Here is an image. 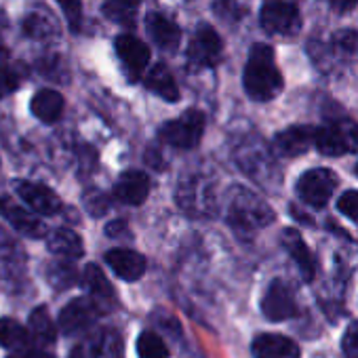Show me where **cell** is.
Listing matches in <instances>:
<instances>
[{
	"instance_id": "35",
	"label": "cell",
	"mask_w": 358,
	"mask_h": 358,
	"mask_svg": "<svg viewBox=\"0 0 358 358\" xmlns=\"http://www.w3.org/2000/svg\"><path fill=\"white\" fill-rule=\"evenodd\" d=\"M337 209H339L345 217H350L354 224H358V192H356V190L343 192V194L339 196V201H337Z\"/></svg>"
},
{
	"instance_id": "24",
	"label": "cell",
	"mask_w": 358,
	"mask_h": 358,
	"mask_svg": "<svg viewBox=\"0 0 358 358\" xmlns=\"http://www.w3.org/2000/svg\"><path fill=\"white\" fill-rule=\"evenodd\" d=\"M32 112L43 122H55L64 112V97L53 89H43L32 99Z\"/></svg>"
},
{
	"instance_id": "19",
	"label": "cell",
	"mask_w": 358,
	"mask_h": 358,
	"mask_svg": "<svg viewBox=\"0 0 358 358\" xmlns=\"http://www.w3.org/2000/svg\"><path fill=\"white\" fill-rule=\"evenodd\" d=\"M282 245H285V249L289 251L291 259L295 262V266H297L301 278H303L306 282H312L314 276H316V262H314V257H312L308 245H306L303 238L299 236V232H297V230H291V228L285 230V232H282Z\"/></svg>"
},
{
	"instance_id": "5",
	"label": "cell",
	"mask_w": 358,
	"mask_h": 358,
	"mask_svg": "<svg viewBox=\"0 0 358 358\" xmlns=\"http://www.w3.org/2000/svg\"><path fill=\"white\" fill-rule=\"evenodd\" d=\"M259 22L264 30L274 36H293L301 28L299 11L289 0H268L262 7Z\"/></svg>"
},
{
	"instance_id": "41",
	"label": "cell",
	"mask_w": 358,
	"mask_h": 358,
	"mask_svg": "<svg viewBox=\"0 0 358 358\" xmlns=\"http://www.w3.org/2000/svg\"><path fill=\"white\" fill-rule=\"evenodd\" d=\"M5 55H7V51H5V47H3V45H0V59H3Z\"/></svg>"
},
{
	"instance_id": "34",
	"label": "cell",
	"mask_w": 358,
	"mask_h": 358,
	"mask_svg": "<svg viewBox=\"0 0 358 358\" xmlns=\"http://www.w3.org/2000/svg\"><path fill=\"white\" fill-rule=\"evenodd\" d=\"M20 83H22V78L13 68L0 64V99L7 97L9 93H13L20 87Z\"/></svg>"
},
{
	"instance_id": "4",
	"label": "cell",
	"mask_w": 358,
	"mask_h": 358,
	"mask_svg": "<svg viewBox=\"0 0 358 358\" xmlns=\"http://www.w3.org/2000/svg\"><path fill=\"white\" fill-rule=\"evenodd\" d=\"M205 133V114L201 110H188L175 120H169L160 129L162 141H166L173 148L192 150L201 143V137Z\"/></svg>"
},
{
	"instance_id": "29",
	"label": "cell",
	"mask_w": 358,
	"mask_h": 358,
	"mask_svg": "<svg viewBox=\"0 0 358 358\" xmlns=\"http://www.w3.org/2000/svg\"><path fill=\"white\" fill-rule=\"evenodd\" d=\"M47 278H49V282H51L55 289L64 291V289H70V287L78 280V272H76V268L70 266V264H55V266L49 268Z\"/></svg>"
},
{
	"instance_id": "26",
	"label": "cell",
	"mask_w": 358,
	"mask_h": 358,
	"mask_svg": "<svg viewBox=\"0 0 358 358\" xmlns=\"http://www.w3.org/2000/svg\"><path fill=\"white\" fill-rule=\"evenodd\" d=\"M28 341V331L13 318H0V345L3 348H22Z\"/></svg>"
},
{
	"instance_id": "28",
	"label": "cell",
	"mask_w": 358,
	"mask_h": 358,
	"mask_svg": "<svg viewBox=\"0 0 358 358\" xmlns=\"http://www.w3.org/2000/svg\"><path fill=\"white\" fill-rule=\"evenodd\" d=\"M331 47L337 55L345 59L358 57V32L356 30H341L333 36Z\"/></svg>"
},
{
	"instance_id": "37",
	"label": "cell",
	"mask_w": 358,
	"mask_h": 358,
	"mask_svg": "<svg viewBox=\"0 0 358 358\" xmlns=\"http://www.w3.org/2000/svg\"><path fill=\"white\" fill-rule=\"evenodd\" d=\"M356 3H358V0H329L331 9H333L335 13H339V15L350 13V11L356 7Z\"/></svg>"
},
{
	"instance_id": "18",
	"label": "cell",
	"mask_w": 358,
	"mask_h": 358,
	"mask_svg": "<svg viewBox=\"0 0 358 358\" xmlns=\"http://www.w3.org/2000/svg\"><path fill=\"white\" fill-rule=\"evenodd\" d=\"M106 264L114 270V274L122 280H137L145 272V257L131 249H112L106 253Z\"/></svg>"
},
{
	"instance_id": "9",
	"label": "cell",
	"mask_w": 358,
	"mask_h": 358,
	"mask_svg": "<svg viewBox=\"0 0 358 358\" xmlns=\"http://www.w3.org/2000/svg\"><path fill=\"white\" fill-rule=\"evenodd\" d=\"M70 358H122L120 335L112 329H99L78 343Z\"/></svg>"
},
{
	"instance_id": "40",
	"label": "cell",
	"mask_w": 358,
	"mask_h": 358,
	"mask_svg": "<svg viewBox=\"0 0 358 358\" xmlns=\"http://www.w3.org/2000/svg\"><path fill=\"white\" fill-rule=\"evenodd\" d=\"M116 3H129V5H135V7H137V5L141 3V0H116Z\"/></svg>"
},
{
	"instance_id": "11",
	"label": "cell",
	"mask_w": 358,
	"mask_h": 358,
	"mask_svg": "<svg viewBox=\"0 0 358 358\" xmlns=\"http://www.w3.org/2000/svg\"><path fill=\"white\" fill-rule=\"evenodd\" d=\"M101 314V308L91 297H76L72 299L59 314V329L68 335L80 333L89 329L97 316Z\"/></svg>"
},
{
	"instance_id": "32",
	"label": "cell",
	"mask_w": 358,
	"mask_h": 358,
	"mask_svg": "<svg viewBox=\"0 0 358 358\" xmlns=\"http://www.w3.org/2000/svg\"><path fill=\"white\" fill-rule=\"evenodd\" d=\"M213 9H215L217 17H222L226 22H232V24L243 17V7L236 3V0H215Z\"/></svg>"
},
{
	"instance_id": "30",
	"label": "cell",
	"mask_w": 358,
	"mask_h": 358,
	"mask_svg": "<svg viewBox=\"0 0 358 358\" xmlns=\"http://www.w3.org/2000/svg\"><path fill=\"white\" fill-rule=\"evenodd\" d=\"M103 13L112 22H118V24H124V26H133V22H135V5H129V3H116V0H108V3L103 5Z\"/></svg>"
},
{
	"instance_id": "22",
	"label": "cell",
	"mask_w": 358,
	"mask_h": 358,
	"mask_svg": "<svg viewBox=\"0 0 358 358\" xmlns=\"http://www.w3.org/2000/svg\"><path fill=\"white\" fill-rule=\"evenodd\" d=\"M47 247L51 253L55 255H62V257H68V259H78L85 255V247H83V241L76 232L68 230V228H59L55 230L49 241H47Z\"/></svg>"
},
{
	"instance_id": "16",
	"label": "cell",
	"mask_w": 358,
	"mask_h": 358,
	"mask_svg": "<svg viewBox=\"0 0 358 358\" xmlns=\"http://www.w3.org/2000/svg\"><path fill=\"white\" fill-rule=\"evenodd\" d=\"M316 129L308 124L289 127L274 137V150L280 156H299L314 145Z\"/></svg>"
},
{
	"instance_id": "10",
	"label": "cell",
	"mask_w": 358,
	"mask_h": 358,
	"mask_svg": "<svg viewBox=\"0 0 358 358\" xmlns=\"http://www.w3.org/2000/svg\"><path fill=\"white\" fill-rule=\"evenodd\" d=\"M222 51H224V43H222L220 34L211 26L203 24V26H199V30L194 32V36L190 41L188 59L194 66L209 68V66H215L220 62Z\"/></svg>"
},
{
	"instance_id": "14",
	"label": "cell",
	"mask_w": 358,
	"mask_h": 358,
	"mask_svg": "<svg viewBox=\"0 0 358 358\" xmlns=\"http://www.w3.org/2000/svg\"><path fill=\"white\" fill-rule=\"evenodd\" d=\"M15 190H17V196L38 215H55L62 209L59 196L45 184L15 182Z\"/></svg>"
},
{
	"instance_id": "31",
	"label": "cell",
	"mask_w": 358,
	"mask_h": 358,
	"mask_svg": "<svg viewBox=\"0 0 358 358\" xmlns=\"http://www.w3.org/2000/svg\"><path fill=\"white\" fill-rule=\"evenodd\" d=\"M57 5L62 7L70 28L74 32L80 30V22H83V0H57Z\"/></svg>"
},
{
	"instance_id": "33",
	"label": "cell",
	"mask_w": 358,
	"mask_h": 358,
	"mask_svg": "<svg viewBox=\"0 0 358 358\" xmlns=\"http://www.w3.org/2000/svg\"><path fill=\"white\" fill-rule=\"evenodd\" d=\"M24 32L32 38H45L51 34V22H47L45 17L34 13L24 22Z\"/></svg>"
},
{
	"instance_id": "17",
	"label": "cell",
	"mask_w": 358,
	"mask_h": 358,
	"mask_svg": "<svg viewBox=\"0 0 358 358\" xmlns=\"http://www.w3.org/2000/svg\"><path fill=\"white\" fill-rule=\"evenodd\" d=\"M255 358H299V345L278 333H262L253 339Z\"/></svg>"
},
{
	"instance_id": "23",
	"label": "cell",
	"mask_w": 358,
	"mask_h": 358,
	"mask_svg": "<svg viewBox=\"0 0 358 358\" xmlns=\"http://www.w3.org/2000/svg\"><path fill=\"white\" fill-rule=\"evenodd\" d=\"M145 87L156 93L158 97L166 99V101H177L179 99V89H177V83L173 78V74L166 70L164 64H156L148 76H145Z\"/></svg>"
},
{
	"instance_id": "3",
	"label": "cell",
	"mask_w": 358,
	"mask_h": 358,
	"mask_svg": "<svg viewBox=\"0 0 358 358\" xmlns=\"http://www.w3.org/2000/svg\"><path fill=\"white\" fill-rule=\"evenodd\" d=\"M314 145L322 156H343L358 152V124L350 118H341L320 127L316 129Z\"/></svg>"
},
{
	"instance_id": "36",
	"label": "cell",
	"mask_w": 358,
	"mask_h": 358,
	"mask_svg": "<svg viewBox=\"0 0 358 358\" xmlns=\"http://www.w3.org/2000/svg\"><path fill=\"white\" fill-rule=\"evenodd\" d=\"M341 350L345 358H358V320L348 324L341 339Z\"/></svg>"
},
{
	"instance_id": "2",
	"label": "cell",
	"mask_w": 358,
	"mask_h": 358,
	"mask_svg": "<svg viewBox=\"0 0 358 358\" xmlns=\"http://www.w3.org/2000/svg\"><path fill=\"white\" fill-rule=\"evenodd\" d=\"M228 220L234 228L243 232H253V230L268 226L274 220V211L257 194L238 188L232 194Z\"/></svg>"
},
{
	"instance_id": "39",
	"label": "cell",
	"mask_w": 358,
	"mask_h": 358,
	"mask_svg": "<svg viewBox=\"0 0 358 358\" xmlns=\"http://www.w3.org/2000/svg\"><path fill=\"white\" fill-rule=\"evenodd\" d=\"M291 215H293V217H297V220H301V224H308V226H312V217L303 215V213H301V211H297L295 207H291Z\"/></svg>"
},
{
	"instance_id": "15",
	"label": "cell",
	"mask_w": 358,
	"mask_h": 358,
	"mask_svg": "<svg viewBox=\"0 0 358 358\" xmlns=\"http://www.w3.org/2000/svg\"><path fill=\"white\" fill-rule=\"evenodd\" d=\"M148 194H150V177L143 171H127L116 179L114 196L129 207L143 205Z\"/></svg>"
},
{
	"instance_id": "20",
	"label": "cell",
	"mask_w": 358,
	"mask_h": 358,
	"mask_svg": "<svg viewBox=\"0 0 358 358\" xmlns=\"http://www.w3.org/2000/svg\"><path fill=\"white\" fill-rule=\"evenodd\" d=\"M145 30L150 38L154 41V45H158L164 51H175L179 45V38H182V32H179L177 24L160 13H150L145 17Z\"/></svg>"
},
{
	"instance_id": "7",
	"label": "cell",
	"mask_w": 358,
	"mask_h": 358,
	"mask_svg": "<svg viewBox=\"0 0 358 358\" xmlns=\"http://www.w3.org/2000/svg\"><path fill=\"white\" fill-rule=\"evenodd\" d=\"M177 201L186 213L192 215H209L213 207V188L207 184V179L201 175H192L184 179L177 190Z\"/></svg>"
},
{
	"instance_id": "6",
	"label": "cell",
	"mask_w": 358,
	"mask_h": 358,
	"mask_svg": "<svg viewBox=\"0 0 358 358\" xmlns=\"http://www.w3.org/2000/svg\"><path fill=\"white\" fill-rule=\"evenodd\" d=\"M337 188V177L331 169H310L306 171L297 182V194L306 205L324 207L331 194Z\"/></svg>"
},
{
	"instance_id": "27",
	"label": "cell",
	"mask_w": 358,
	"mask_h": 358,
	"mask_svg": "<svg viewBox=\"0 0 358 358\" xmlns=\"http://www.w3.org/2000/svg\"><path fill=\"white\" fill-rule=\"evenodd\" d=\"M137 354L139 358H169V348L156 333L143 331L137 337Z\"/></svg>"
},
{
	"instance_id": "42",
	"label": "cell",
	"mask_w": 358,
	"mask_h": 358,
	"mask_svg": "<svg viewBox=\"0 0 358 358\" xmlns=\"http://www.w3.org/2000/svg\"><path fill=\"white\" fill-rule=\"evenodd\" d=\"M356 175H358V164H356Z\"/></svg>"
},
{
	"instance_id": "8",
	"label": "cell",
	"mask_w": 358,
	"mask_h": 358,
	"mask_svg": "<svg viewBox=\"0 0 358 358\" xmlns=\"http://www.w3.org/2000/svg\"><path fill=\"white\" fill-rule=\"evenodd\" d=\"M262 312L268 320L272 322H280V320H289L297 314V301L295 295L291 291V287L276 278L270 282L264 299H262Z\"/></svg>"
},
{
	"instance_id": "13",
	"label": "cell",
	"mask_w": 358,
	"mask_h": 358,
	"mask_svg": "<svg viewBox=\"0 0 358 358\" xmlns=\"http://www.w3.org/2000/svg\"><path fill=\"white\" fill-rule=\"evenodd\" d=\"M116 53H118L131 80H137L143 74V70L148 68L150 49L145 43H141L139 38H135L131 34H122L116 38Z\"/></svg>"
},
{
	"instance_id": "21",
	"label": "cell",
	"mask_w": 358,
	"mask_h": 358,
	"mask_svg": "<svg viewBox=\"0 0 358 358\" xmlns=\"http://www.w3.org/2000/svg\"><path fill=\"white\" fill-rule=\"evenodd\" d=\"M83 285L89 289L91 293V299L103 310V306H114L116 297H114V289L112 285L108 282V278L103 276V272L95 266V264H89L83 272Z\"/></svg>"
},
{
	"instance_id": "25",
	"label": "cell",
	"mask_w": 358,
	"mask_h": 358,
	"mask_svg": "<svg viewBox=\"0 0 358 358\" xmlns=\"http://www.w3.org/2000/svg\"><path fill=\"white\" fill-rule=\"evenodd\" d=\"M30 331H32L34 339H36L38 343H43V345H49V343L55 341L57 331H55V324H53V320H51L47 308H36V310L30 314Z\"/></svg>"
},
{
	"instance_id": "1",
	"label": "cell",
	"mask_w": 358,
	"mask_h": 358,
	"mask_svg": "<svg viewBox=\"0 0 358 358\" xmlns=\"http://www.w3.org/2000/svg\"><path fill=\"white\" fill-rule=\"evenodd\" d=\"M245 91L255 101H270L282 91V74L274 64V51L268 45H255L245 66Z\"/></svg>"
},
{
	"instance_id": "38",
	"label": "cell",
	"mask_w": 358,
	"mask_h": 358,
	"mask_svg": "<svg viewBox=\"0 0 358 358\" xmlns=\"http://www.w3.org/2000/svg\"><path fill=\"white\" fill-rule=\"evenodd\" d=\"M9 358H53V356L47 352H41V350H24V352L11 354Z\"/></svg>"
},
{
	"instance_id": "12",
	"label": "cell",
	"mask_w": 358,
	"mask_h": 358,
	"mask_svg": "<svg viewBox=\"0 0 358 358\" xmlns=\"http://www.w3.org/2000/svg\"><path fill=\"white\" fill-rule=\"evenodd\" d=\"M0 215H3L20 234H24L28 238H43L47 234L45 222H41L32 211L24 209L9 196L0 199Z\"/></svg>"
}]
</instances>
